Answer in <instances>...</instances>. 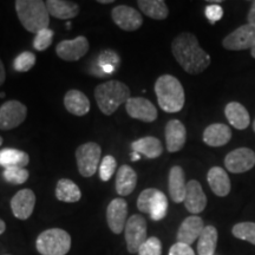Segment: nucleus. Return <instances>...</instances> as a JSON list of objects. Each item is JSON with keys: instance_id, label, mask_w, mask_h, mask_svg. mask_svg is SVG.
<instances>
[{"instance_id": "obj_1", "label": "nucleus", "mask_w": 255, "mask_h": 255, "mask_svg": "<svg viewBox=\"0 0 255 255\" xmlns=\"http://www.w3.org/2000/svg\"><path fill=\"white\" fill-rule=\"evenodd\" d=\"M174 58L190 75H199L210 65V56L190 32H182L171 43Z\"/></svg>"}, {"instance_id": "obj_2", "label": "nucleus", "mask_w": 255, "mask_h": 255, "mask_svg": "<svg viewBox=\"0 0 255 255\" xmlns=\"http://www.w3.org/2000/svg\"><path fill=\"white\" fill-rule=\"evenodd\" d=\"M155 94L158 105L165 113L174 114L182 110L186 96L181 82L171 75H163L155 83Z\"/></svg>"}, {"instance_id": "obj_3", "label": "nucleus", "mask_w": 255, "mask_h": 255, "mask_svg": "<svg viewBox=\"0 0 255 255\" xmlns=\"http://www.w3.org/2000/svg\"><path fill=\"white\" fill-rule=\"evenodd\" d=\"M15 11L25 30L32 33H38L41 30L49 28L50 13L46 2L40 0H17Z\"/></svg>"}, {"instance_id": "obj_4", "label": "nucleus", "mask_w": 255, "mask_h": 255, "mask_svg": "<svg viewBox=\"0 0 255 255\" xmlns=\"http://www.w3.org/2000/svg\"><path fill=\"white\" fill-rule=\"evenodd\" d=\"M129 98V88L120 81H108L95 89V100L102 113L107 116L113 115Z\"/></svg>"}, {"instance_id": "obj_5", "label": "nucleus", "mask_w": 255, "mask_h": 255, "mask_svg": "<svg viewBox=\"0 0 255 255\" xmlns=\"http://www.w3.org/2000/svg\"><path fill=\"white\" fill-rule=\"evenodd\" d=\"M36 247L41 255H66L71 248V237L64 229H47L37 238Z\"/></svg>"}, {"instance_id": "obj_6", "label": "nucleus", "mask_w": 255, "mask_h": 255, "mask_svg": "<svg viewBox=\"0 0 255 255\" xmlns=\"http://www.w3.org/2000/svg\"><path fill=\"white\" fill-rule=\"evenodd\" d=\"M102 148L95 142H88L79 145L76 150L78 171L82 176L91 177L98 170L101 162Z\"/></svg>"}, {"instance_id": "obj_7", "label": "nucleus", "mask_w": 255, "mask_h": 255, "mask_svg": "<svg viewBox=\"0 0 255 255\" xmlns=\"http://www.w3.org/2000/svg\"><path fill=\"white\" fill-rule=\"evenodd\" d=\"M127 248L129 253H138L139 248L146 241V221L142 215H131L127 221L126 228Z\"/></svg>"}, {"instance_id": "obj_8", "label": "nucleus", "mask_w": 255, "mask_h": 255, "mask_svg": "<svg viewBox=\"0 0 255 255\" xmlns=\"http://www.w3.org/2000/svg\"><path fill=\"white\" fill-rule=\"evenodd\" d=\"M27 116V108L21 102L12 100L0 107V129L11 130L20 126Z\"/></svg>"}, {"instance_id": "obj_9", "label": "nucleus", "mask_w": 255, "mask_h": 255, "mask_svg": "<svg viewBox=\"0 0 255 255\" xmlns=\"http://www.w3.org/2000/svg\"><path fill=\"white\" fill-rule=\"evenodd\" d=\"M255 45V27L245 24L229 33L222 40V46L231 51H242L252 49Z\"/></svg>"}, {"instance_id": "obj_10", "label": "nucleus", "mask_w": 255, "mask_h": 255, "mask_svg": "<svg viewBox=\"0 0 255 255\" xmlns=\"http://www.w3.org/2000/svg\"><path fill=\"white\" fill-rule=\"evenodd\" d=\"M90 45L84 36H78L75 39L62 40L56 46V53L65 62H77L89 52Z\"/></svg>"}, {"instance_id": "obj_11", "label": "nucleus", "mask_w": 255, "mask_h": 255, "mask_svg": "<svg viewBox=\"0 0 255 255\" xmlns=\"http://www.w3.org/2000/svg\"><path fill=\"white\" fill-rule=\"evenodd\" d=\"M225 165L233 174H242L255 165V152L250 148H238L225 158Z\"/></svg>"}, {"instance_id": "obj_12", "label": "nucleus", "mask_w": 255, "mask_h": 255, "mask_svg": "<svg viewBox=\"0 0 255 255\" xmlns=\"http://www.w3.org/2000/svg\"><path fill=\"white\" fill-rule=\"evenodd\" d=\"M126 110L131 119L151 123L157 119V109L149 100L143 97H130L126 103Z\"/></svg>"}, {"instance_id": "obj_13", "label": "nucleus", "mask_w": 255, "mask_h": 255, "mask_svg": "<svg viewBox=\"0 0 255 255\" xmlns=\"http://www.w3.org/2000/svg\"><path fill=\"white\" fill-rule=\"evenodd\" d=\"M111 17L117 26L124 31H136L142 26L143 17L137 9L127 5H119L113 8Z\"/></svg>"}, {"instance_id": "obj_14", "label": "nucleus", "mask_w": 255, "mask_h": 255, "mask_svg": "<svg viewBox=\"0 0 255 255\" xmlns=\"http://www.w3.org/2000/svg\"><path fill=\"white\" fill-rule=\"evenodd\" d=\"M128 203L123 199H115L111 201L107 209V221L111 232L121 234L127 225Z\"/></svg>"}, {"instance_id": "obj_15", "label": "nucleus", "mask_w": 255, "mask_h": 255, "mask_svg": "<svg viewBox=\"0 0 255 255\" xmlns=\"http://www.w3.org/2000/svg\"><path fill=\"white\" fill-rule=\"evenodd\" d=\"M36 206V195L31 189L19 190L11 200V209L15 218L27 220Z\"/></svg>"}, {"instance_id": "obj_16", "label": "nucleus", "mask_w": 255, "mask_h": 255, "mask_svg": "<svg viewBox=\"0 0 255 255\" xmlns=\"http://www.w3.org/2000/svg\"><path fill=\"white\" fill-rule=\"evenodd\" d=\"M203 220L197 215H191L181 223L177 232V242L190 246L196 240H199L201 233L205 228Z\"/></svg>"}, {"instance_id": "obj_17", "label": "nucleus", "mask_w": 255, "mask_h": 255, "mask_svg": "<svg viewBox=\"0 0 255 255\" xmlns=\"http://www.w3.org/2000/svg\"><path fill=\"white\" fill-rule=\"evenodd\" d=\"M187 141V130L178 120L169 121L165 126V144L169 152H177L183 148Z\"/></svg>"}, {"instance_id": "obj_18", "label": "nucleus", "mask_w": 255, "mask_h": 255, "mask_svg": "<svg viewBox=\"0 0 255 255\" xmlns=\"http://www.w3.org/2000/svg\"><path fill=\"white\" fill-rule=\"evenodd\" d=\"M184 206L191 214L202 213L207 207V196L199 181L191 180L187 183V193Z\"/></svg>"}, {"instance_id": "obj_19", "label": "nucleus", "mask_w": 255, "mask_h": 255, "mask_svg": "<svg viewBox=\"0 0 255 255\" xmlns=\"http://www.w3.org/2000/svg\"><path fill=\"white\" fill-rule=\"evenodd\" d=\"M168 188L171 200L175 203H182L186 199L187 183L184 170L180 165H174L169 171Z\"/></svg>"}, {"instance_id": "obj_20", "label": "nucleus", "mask_w": 255, "mask_h": 255, "mask_svg": "<svg viewBox=\"0 0 255 255\" xmlns=\"http://www.w3.org/2000/svg\"><path fill=\"white\" fill-rule=\"evenodd\" d=\"M207 181H208L210 189L216 196L225 197L231 193V180L223 168H210L207 174Z\"/></svg>"}, {"instance_id": "obj_21", "label": "nucleus", "mask_w": 255, "mask_h": 255, "mask_svg": "<svg viewBox=\"0 0 255 255\" xmlns=\"http://www.w3.org/2000/svg\"><path fill=\"white\" fill-rule=\"evenodd\" d=\"M232 138L231 128L226 124L215 123L210 124L203 131V142L209 146L226 145Z\"/></svg>"}, {"instance_id": "obj_22", "label": "nucleus", "mask_w": 255, "mask_h": 255, "mask_svg": "<svg viewBox=\"0 0 255 255\" xmlns=\"http://www.w3.org/2000/svg\"><path fill=\"white\" fill-rule=\"evenodd\" d=\"M64 105L70 114L75 116H85L90 111V101L82 91L69 90L64 96Z\"/></svg>"}, {"instance_id": "obj_23", "label": "nucleus", "mask_w": 255, "mask_h": 255, "mask_svg": "<svg viewBox=\"0 0 255 255\" xmlns=\"http://www.w3.org/2000/svg\"><path fill=\"white\" fill-rule=\"evenodd\" d=\"M225 115L229 124L238 130H245L251 123V117L247 109L239 102H231L226 105Z\"/></svg>"}, {"instance_id": "obj_24", "label": "nucleus", "mask_w": 255, "mask_h": 255, "mask_svg": "<svg viewBox=\"0 0 255 255\" xmlns=\"http://www.w3.org/2000/svg\"><path fill=\"white\" fill-rule=\"evenodd\" d=\"M137 174L130 165H121L116 175V191L121 196H128L135 190Z\"/></svg>"}, {"instance_id": "obj_25", "label": "nucleus", "mask_w": 255, "mask_h": 255, "mask_svg": "<svg viewBox=\"0 0 255 255\" xmlns=\"http://www.w3.org/2000/svg\"><path fill=\"white\" fill-rule=\"evenodd\" d=\"M46 7L49 9L50 15L62 20H69L77 17L79 13L78 4L65 0H49L46 1Z\"/></svg>"}, {"instance_id": "obj_26", "label": "nucleus", "mask_w": 255, "mask_h": 255, "mask_svg": "<svg viewBox=\"0 0 255 255\" xmlns=\"http://www.w3.org/2000/svg\"><path fill=\"white\" fill-rule=\"evenodd\" d=\"M132 151L144 155L148 158H157L163 152V146L158 138L152 136L142 137L131 143Z\"/></svg>"}, {"instance_id": "obj_27", "label": "nucleus", "mask_w": 255, "mask_h": 255, "mask_svg": "<svg viewBox=\"0 0 255 255\" xmlns=\"http://www.w3.org/2000/svg\"><path fill=\"white\" fill-rule=\"evenodd\" d=\"M30 162L28 154L18 149L5 148L0 150V167L8 168H25Z\"/></svg>"}, {"instance_id": "obj_28", "label": "nucleus", "mask_w": 255, "mask_h": 255, "mask_svg": "<svg viewBox=\"0 0 255 255\" xmlns=\"http://www.w3.org/2000/svg\"><path fill=\"white\" fill-rule=\"evenodd\" d=\"M218 231L214 226H206L197 240L199 255H214L218 246Z\"/></svg>"}, {"instance_id": "obj_29", "label": "nucleus", "mask_w": 255, "mask_h": 255, "mask_svg": "<svg viewBox=\"0 0 255 255\" xmlns=\"http://www.w3.org/2000/svg\"><path fill=\"white\" fill-rule=\"evenodd\" d=\"M82 193L77 184L69 178H62L56 187V197L62 202L73 203L81 200Z\"/></svg>"}, {"instance_id": "obj_30", "label": "nucleus", "mask_w": 255, "mask_h": 255, "mask_svg": "<svg viewBox=\"0 0 255 255\" xmlns=\"http://www.w3.org/2000/svg\"><path fill=\"white\" fill-rule=\"evenodd\" d=\"M137 4L143 13L155 20H163L169 15L168 6L163 0H139Z\"/></svg>"}, {"instance_id": "obj_31", "label": "nucleus", "mask_w": 255, "mask_h": 255, "mask_svg": "<svg viewBox=\"0 0 255 255\" xmlns=\"http://www.w3.org/2000/svg\"><path fill=\"white\" fill-rule=\"evenodd\" d=\"M168 212V200L167 196L162 191L156 189L154 195L151 196L150 203H149L148 214L150 215L154 221H161L165 218Z\"/></svg>"}, {"instance_id": "obj_32", "label": "nucleus", "mask_w": 255, "mask_h": 255, "mask_svg": "<svg viewBox=\"0 0 255 255\" xmlns=\"http://www.w3.org/2000/svg\"><path fill=\"white\" fill-rule=\"evenodd\" d=\"M232 234L237 239L247 241L255 246V222H241L235 225Z\"/></svg>"}, {"instance_id": "obj_33", "label": "nucleus", "mask_w": 255, "mask_h": 255, "mask_svg": "<svg viewBox=\"0 0 255 255\" xmlns=\"http://www.w3.org/2000/svg\"><path fill=\"white\" fill-rule=\"evenodd\" d=\"M34 64H36V55L30 51H25L15 57L13 68L18 72H27L33 68Z\"/></svg>"}, {"instance_id": "obj_34", "label": "nucleus", "mask_w": 255, "mask_h": 255, "mask_svg": "<svg viewBox=\"0 0 255 255\" xmlns=\"http://www.w3.org/2000/svg\"><path fill=\"white\" fill-rule=\"evenodd\" d=\"M2 175H4L6 182L18 186V184L26 182L28 176H30V173L26 170V168H8L5 169Z\"/></svg>"}, {"instance_id": "obj_35", "label": "nucleus", "mask_w": 255, "mask_h": 255, "mask_svg": "<svg viewBox=\"0 0 255 255\" xmlns=\"http://www.w3.org/2000/svg\"><path fill=\"white\" fill-rule=\"evenodd\" d=\"M120 62L121 59L119 55L113 50L105 51L103 55L100 57V66L107 73L114 72V70L120 66Z\"/></svg>"}, {"instance_id": "obj_36", "label": "nucleus", "mask_w": 255, "mask_h": 255, "mask_svg": "<svg viewBox=\"0 0 255 255\" xmlns=\"http://www.w3.org/2000/svg\"><path fill=\"white\" fill-rule=\"evenodd\" d=\"M116 167H117V162H116V158H115L114 156H111V155L104 156V158L102 159L101 165H100L101 180L104 181V182L109 181L110 178L113 177L115 171H116Z\"/></svg>"}, {"instance_id": "obj_37", "label": "nucleus", "mask_w": 255, "mask_h": 255, "mask_svg": "<svg viewBox=\"0 0 255 255\" xmlns=\"http://www.w3.org/2000/svg\"><path fill=\"white\" fill-rule=\"evenodd\" d=\"M53 37H55V32L51 28H45L38 32L33 39V47L37 51H44L52 44Z\"/></svg>"}, {"instance_id": "obj_38", "label": "nucleus", "mask_w": 255, "mask_h": 255, "mask_svg": "<svg viewBox=\"0 0 255 255\" xmlns=\"http://www.w3.org/2000/svg\"><path fill=\"white\" fill-rule=\"evenodd\" d=\"M162 244L159 239L151 237L146 239V241L142 245L138 251V255H161Z\"/></svg>"}, {"instance_id": "obj_39", "label": "nucleus", "mask_w": 255, "mask_h": 255, "mask_svg": "<svg viewBox=\"0 0 255 255\" xmlns=\"http://www.w3.org/2000/svg\"><path fill=\"white\" fill-rule=\"evenodd\" d=\"M206 17L210 21V24H214L216 21H219L223 15V8L218 4L208 5L206 7Z\"/></svg>"}, {"instance_id": "obj_40", "label": "nucleus", "mask_w": 255, "mask_h": 255, "mask_svg": "<svg viewBox=\"0 0 255 255\" xmlns=\"http://www.w3.org/2000/svg\"><path fill=\"white\" fill-rule=\"evenodd\" d=\"M169 255H195V252L188 245L176 242L171 246L170 251H169Z\"/></svg>"}, {"instance_id": "obj_41", "label": "nucleus", "mask_w": 255, "mask_h": 255, "mask_svg": "<svg viewBox=\"0 0 255 255\" xmlns=\"http://www.w3.org/2000/svg\"><path fill=\"white\" fill-rule=\"evenodd\" d=\"M247 20H248V24L255 27V1L252 2L251 9L248 11V14H247Z\"/></svg>"}, {"instance_id": "obj_42", "label": "nucleus", "mask_w": 255, "mask_h": 255, "mask_svg": "<svg viewBox=\"0 0 255 255\" xmlns=\"http://www.w3.org/2000/svg\"><path fill=\"white\" fill-rule=\"evenodd\" d=\"M6 78V72H5V68H4V64H2L1 59H0V87L4 84Z\"/></svg>"}, {"instance_id": "obj_43", "label": "nucleus", "mask_w": 255, "mask_h": 255, "mask_svg": "<svg viewBox=\"0 0 255 255\" xmlns=\"http://www.w3.org/2000/svg\"><path fill=\"white\" fill-rule=\"evenodd\" d=\"M139 158H141V156H139L138 152H135V151L131 152V161H133V162L138 161Z\"/></svg>"}, {"instance_id": "obj_44", "label": "nucleus", "mask_w": 255, "mask_h": 255, "mask_svg": "<svg viewBox=\"0 0 255 255\" xmlns=\"http://www.w3.org/2000/svg\"><path fill=\"white\" fill-rule=\"evenodd\" d=\"M5 229H6V225H5V222L2 221L1 219H0V235H1L2 233L5 232Z\"/></svg>"}, {"instance_id": "obj_45", "label": "nucleus", "mask_w": 255, "mask_h": 255, "mask_svg": "<svg viewBox=\"0 0 255 255\" xmlns=\"http://www.w3.org/2000/svg\"><path fill=\"white\" fill-rule=\"evenodd\" d=\"M100 4H113L114 0H98Z\"/></svg>"}, {"instance_id": "obj_46", "label": "nucleus", "mask_w": 255, "mask_h": 255, "mask_svg": "<svg viewBox=\"0 0 255 255\" xmlns=\"http://www.w3.org/2000/svg\"><path fill=\"white\" fill-rule=\"evenodd\" d=\"M251 56L253 57V58H255V45L251 49Z\"/></svg>"}, {"instance_id": "obj_47", "label": "nucleus", "mask_w": 255, "mask_h": 255, "mask_svg": "<svg viewBox=\"0 0 255 255\" xmlns=\"http://www.w3.org/2000/svg\"><path fill=\"white\" fill-rule=\"evenodd\" d=\"M1 144H2V137L0 136V145H1Z\"/></svg>"}, {"instance_id": "obj_48", "label": "nucleus", "mask_w": 255, "mask_h": 255, "mask_svg": "<svg viewBox=\"0 0 255 255\" xmlns=\"http://www.w3.org/2000/svg\"><path fill=\"white\" fill-rule=\"evenodd\" d=\"M253 129H254V132H255V121H254V123H253Z\"/></svg>"}, {"instance_id": "obj_49", "label": "nucleus", "mask_w": 255, "mask_h": 255, "mask_svg": "<svg viewBox=\"0 0 255 255\" xmlns=\"http://www.w3.org/2000/svg\"><path fill=\"white\" fill-rule=\"evenodd\" d=\"M4 255H9V254H4Z\"/></svg>"}]
</instances>
